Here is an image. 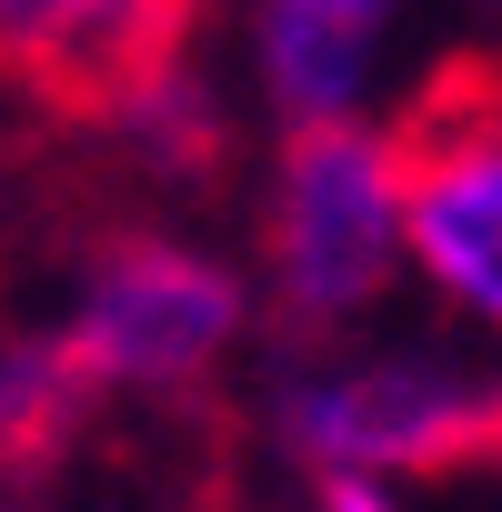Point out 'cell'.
Listing matches in <instances>:
<instances>
[{"instance_id":"6da1fadb","label":"cell","mask_w":502,"mask_h":512,"mask_svg":"<svg viewBox=\"0 0 502 512\" xmlns=\"http://www.w3.org/2000/svg\"><path fill=\"white\" fill-rule=\"evenodd\" d=\"M372 141L422 272L502 322V51H442Z\"/></svg>"},{"instance_id":"7a4b0ae2","label":"cell","mask_w":502,"mask_h":512,"mask_svg":"<svg viewBox=\"0 0 502 512\" xmlns=\"http://www.w3.org/2000/svg\"><path fill=\"white\" fill-rule=\"evenodd\" d=\"M201 0H0V91L61 131H141L181 111Z\"/></svg>"},{"instance_id":"3957f363","label":"cell","mask_w":502,"mask_h":512,"mask_svg":"<svg viewBox=\"0 0 502 512\" xmlns=\"http://www.w3.org/2000/svg\"><path fill=\"white\" fill-rule=\"evenodd\" d=\"M292 452L312 472H412V482H462L502 472V372H452V362H362L322 372L282 412Z\"/></svg>"},{"instance_id":"277c9868","label":"cell","mask_w":502,"mask_h":512,"mask_svg":"<svg viewBox=\"0 0 502 512\" xmlns=\"http://www.w3.org/2000/svg\"><path fill=\"white\" fill-rule=\"evenodd\" d=\"M231 332H241V282L211 251H191L171 231H111L81 272V312L61 342L101 392H121V382L191 392Z\"/></svg>"},{"instance_id":"5b68a950","label":"cell","mask_w":502,"mask_h":512,"mask_svg":"<svg viewBox=\"0 0 502 512\" xmlns=\"http://www.w3.org/2000/svg\"><path fill=\"white\" fill-rule=\"evenodd\" d=\"M272 282H282V312L312 332H332L392 282V181L372 131L352 121L292 131L272 181Z\"/></svg>"},{"instance_id":"8992f818","label":"cell","mask_w":502,"mask_h":512,"mask_svg":"<svg viewBox=\"0 0 502 512\" xmlns=\"http://www.w3.org/2000/svg\"><path fill=\"white\" fill-rule=\"evenodd\" d=\"M392 21V0H262V71L292 131L342 121L372 61V31Z\"/></svg>"},{"instance_id":"52a82bcc","label":"cell","mask_w":502,"mask_h":512,"mask_svg":"<svg viewBox=\"0 0 502 512\" xmlns=\"http://www.w3.org/2000/svg\"><path fill=\"white\" fill-rule=\"evenodd\" d=\"M91 402H101V382L71 362L61 332L51 342H11L0 352V482H41L81 442Z\"/></svg>"},{"instance_id":"ba28073f","label":"cell","mask_w":502,"mask_h":512,"mask_svg":"<svg viewBox=\"0 0 502 512\" xmlns=\"http://www.w3.org/2000/svg\"><path fill=\"white\" fill-rule=\"evenodd\" d=\"M0 512H31V502H0Z\"/></svg>"}]
</instances>
